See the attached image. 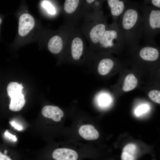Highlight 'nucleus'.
Here are the masks:
<instances>
[{
	"mask_svg": "<svg viewBox=\"0 0 160 160\" xmlns=\"http://www.w3.org/2000/svg\"><path fill=\"white\" fill-rule=\"evenodd\" d=\"M138 2L129 1L117 21L125 44L134 46L142 38V18Z\"/></svg>",
	"mask_w": 160,
	"mask_h": 160,
	"instance_id": "f257e3e1",
	"label": "nucleus"
},
{
	"mask_svg": "<svg viewBox=\"0 0 160 160\" xmlns=\"http://www.w3.org/2000/svg\"><path fill=\"white\" fill-rule=\"evenodd\" d=\"M108 15H104L101 9L92 11L80 21V25L78 24L89 44V47L94 51L108 27Z\"/></svg>",
	"mask_w": 160,
	"mask_h": 160,
	"instance_id": "f03ea898",
	"label": "nucleus"
},
{
	"mask_svg": "<svg viewBox=\"0 0 160 160\" xmlns=\"http://www.w3.org/2000/svg\"><path fill=\"white\" fill-rule=\"evenodd\" d=\"M143 23L142 38L154 44L155 38L160 33V9L143 2L140 5Z\"/></svg>",
	"mask_w": 160,
	"mask_h": 160,
	"instance_id": "7ed1b4c3",
	"label": "nucleus"
},
{
	"mask_svg": "<svg viewBox=\"0 0 160 160\" xmlns=\"http://www.w3.org/2000/svg\"><path fill=\"white\" fill-rule=\"evenodd\" d=\"M84 36L78 24L71 33L67 44V54L73 62H79L93 59L95 51L87 47Z\"/></svg>",
	"mask_w": 160,
	"mask_h": 160,
	"instance_id": "20e7f679",
	"label": "nucleus"
},
{
	"mask_svg": "<svg viewBox=\"0 0 160 160\" xmlns=\"http://www.w3.org/2000/svg\"><path fill=\"white\" fill-rule=\"evenodd\" d=\"M125 44L124 36L117 21H113L108 27L95 51L118 52Z\"/></svg>",
	"mask_w": 160,
	"mask_h": 160,
	"instance_id": "39448f33",
	"label": "nucleus"
},
{
	"mask_svg": "<svg viewBox=\"0 0 160 160\" xmlns=\"http://www.w3.org/2000/svg\"><path fill=\"white\" fill-rule=\"evenodd\" d=\"M63 9L69 19L68 23L77 24L86 15L93 11L86 6L84 0H65Z\"/></svg>",
	"mask_w": 160,
	"mask_h": 160,
	"instance_id": "423d86ee",
	"label": "nucleus"
},
{
	"mask_svg": "<svg viewBox=\"0 0 160 160\" xmlns=\"http://www.w3.org/2000/svg\"><path fill=\"white\" fill-rule=\"evenodd\" d=\"M23 87L22 84L11 82L7 85V91L8 95L11 98L9 106V109L17 111L21 110L25 103L24 96L22 93Z\"/></svg>",
	"mask_w": 160,
	"mask_h": 160,
	"instance_id": "0eeeda50",
	"label": "nucleus"
},
{
	"mask_svg": "<svg viewBox=\"0 0 160 160\" xmlns=\"http://www.w3.org/2000/svg\"><path fill=\"white\" fill-rule=\"evenodd\" d=\"M100 59L97 67L98 74L101 76L108 74L113 68L114 62L113 59L109 57L110 53L100 51H95Z\"/></svg>",
	"mask_w": 160,
	"mask_h": 160,
	"instance_id": "6e6552de",
	"label": "nucleus"
},
{
	"mask_svg": "<svg viewBox=\"0 0 160 160\" xmlns=\"http://www.w3.org/2000/svg\"><path fill=\"white\" fill-rule=\"evenodd\" d=\"M35 25L33 17L28 13H24L20 17L18 21V33L21 36L26 35Z\"/></svg>",
	"mask_w": 160,
	"mask_h": 160,
	"instance_id": "1a4fd4ad",
	"label": "nucleus"
},
{
	"mask_svg": "<svg viewBox=\"0 0 160 160\" xmlns=\"http://www.w3.org/2000/svg\"><path fill=\"white\" fill-rule=\"evenodd\" d=\"M129 0H105L110 9L113 21H117Z\"/></svg>",
	"mask_w": 160,
	"mask_h": 160,
	"instance_id": "9d476101",
	"label": "nucleus"
},
{
	"mask_svg": "<svg viewBox=\"0 0 160 160\" xmlns=\"http://www.w3.org/2000/svg\"><path fill=\"white\" fill-rule=\"evenodd\" d=\"M138 54L139 57L144 60L157 61L160 58V48L154 46H144L139 49Z\"/></svg>",
	"mask_w": 160,
	"mask_h": 160,
	"instance_id": "9b49d317",
	"label": "nucleus"
},
{
	"mask_svg": "<svg viewBox=\"0 0 160 160\" xmlns=\"http://www.w3.org/2000/svg\"><path fill=\"white\" fill-rule=\"evenodd\" d=\"M41 113L44 117L52 119L56 122L60 121L64 115L63 111L58 107L51 105L44 106Z\"/></svg>",
	"mask_w": 160,
	"mask_h": 160,
	"instance_id": "f8f14e48",
	"label": "nucleus"
},
{
	"mask_svg": "<svg viewBox=\"0 0 160 160\" xmlns=\"http://www.w3.org/2000/svg\"><path fill=\"white\" fill-rule=\"evenodd\" d=\"M53 158L56 160H76L78 155L75 151L67 148H60L55 150L52 153Z\"/></svg>",
	"mask_w": 160,
	"mask_h": 160,
	"instance_id": "ddd939ff",
	"label": "nucleus"
},
{
	"mask_svg": "<svg viewBox=\"0 0 160 160\" xmlns=\"http://www.w3.org/2000/svg\"><path fill=\"white\" fill-rule=\"evenodd\" d=\"M79 132L82 137L87 140H95L99 137L98 131L91 125L81 126L79 128Z\"/></svg>",
	"mask_w": 160,
	"mask_h": 160,
	"instance_id": "4468645a",
	"label": "nucleus"
},
{
	"mask_svg": "<svg viewBox=\"0 0 160 160\" xmlns=\"http://www.w3.org/2000/svg\"><path fill=\"white\" fill-rule=\"evenodd\" d=\"M137 83V79L135 75L132 73H129L124 79L122 89L125 92L131 91L136 88Z\"/></svg>",
	"mask_w": 160,
	"mask_h": 160,
	"instance_id": "2eb2a0df",
	"label": "nucleus"
},
{
	"mask_svg": "<svg viewBox=\"0 0 160 160\" xmlns=\"http://www.w3.org/2000/svg\"><path fill=\"white\" fill-rule=\"evenodd\" d=\"M86 6L89 9L97 11L101 10L105 0H84Z\"/></svg>",
	"mask_w": 160,
	"mask_h": 160,
	"instance_id": "dca6fc26",
	"label": "nucleus"
},
{
	"mask_svg": "<svg viewBox=\"0 0 160 160\" xmlns=\"http://www.w3.org/2000/svg\"><path fill=\"white\" fill-rule=\"evenodd\" d=\"M148 95L153 102L160 104V90L157 89L151 90L148 92Z\"/></svg>",
	"mask_w": 160,
	"mask_h": 160,
	"instance_id": "f3484780",
	"label": "nucleus"
},
{
	"mask_svg": "<svg viewBox=\"0 0 160 160\" xmlns=\"http://www.w3.org/2000/svg\"><path fill=\"white\" fill-rule=\"evenodd\" d=\"M42 7L46 10L47 12L52 15H54L56 13L55 7L49 1L45 0L41 3Z\"/></svg>",
	"mask_w": 160,
	"mask_h": 160,
	"instance_id": "a211bd4d",
	"label": "nucleus"
},
{
	"mask_svg": "<svg viewBox=\"0 0 160 160\" xmlns=\"http://www.w3.org/2000/svg\"><path fill=\"white\" fill-rule=\"evenodd\" d=\"M108 98L103 94H99L96 97V103L100 107H103L108 105Z\"/></svg>",
	"mask_w": 160,
	"mask_h": 160,
	"instance_id": "6ab92c4d",
	"label": "nucleus"
},
{
	"mask_svg": "<svg viewBox=\"0 0 160 160\" xmlns=\"http://www.w3.org/2000/svg\"><path fill=\"white\" fill-rule=\"evenodd\" d=\"M137 148L133 143H129L126 145L123 148L122 152H125L134 158Z\"/></svg>",
	"mask_w": 160,
	"mask_h": 160,
	"instance_id": "aec40b11",
	"label": "nucleus"
},
{
	"mask_svg": "<svg viewBox=\"0 0 160 160\" xmlns=\"http://www.w3.org/2000/svg\"><path fill=\"white\" fill-rule=\"evenodd\" d=\"M149 107L146 104L143 105L138 107L135 111V115L139 116L146 112L148 109Z\"/></svg>",
	"mask_w": 160,
	"mask_h": 160,
	"instance_id": "412c9836",
	"label": "nucleus"
},
{
	"mask_svg": "<svg viewBox=\"0 0 160 160\" xmlns=\"http://www.w3.org/2000/svg\"><path fill=\"white\" fill-rule=\"evenodd\" d=\"M145 4L160 9V0H143Z\"/></svg>",
	"mask_w": 160,
	"mask_h": 160,
	"instance_id": "4be33fe9",
	"label": "nucleus"
},
{
	"mask_svg": "<svg viewBox=\"0 0 160 160\" xmlns=\"http://www.w3.org/2000/svg\"><path fill=\"white\" fill-rule=\"evenodd\" d=\"M121 159L122 160H133L135 158L127 153L122 152L121 156Z\"/></svg>",
	"mask_w": 160,
	"mask_h": 160,
	"instance_id": "5701e85b",
	"label": "nucleus"
},
{
	"mask_svg": "<svg viewBox=\"0 0 160 160\" xmlns=\"http://www.w3.org/2000/svg\"><path fill=\"white\" fill-rule=\"evenodd\" d=\"M4 135L5 136L8 137L9 139H12V140L14 141H16L17 140V138L15 135H13L11 134L9 132L8 130H6L4 133Z\"/></svg>",
	"mask_w": 160,
	"mask_h": 160,
	"instance_id": "b1692460",
	"label": "nucleus"
},
{
	"mask_svg": "<svg viewBox=\"0 0 160 160\" xmlns=\"http://www.w3.org/2000/svg\"><path fill=\"white\" fill-rule=\"evenodd\" d=\"M10 124H11L12 126L14 127L15 129H17L18 131L21 130L23 129L22 127L17 124L16 122L14 121H12L9 122Z\"/></svg>",
	"mask_w": 160,
	"mask_h": 160,
	"instance_id": "393cba45",
	"label": "nucleus"
},
{
	"mask_svg": "<svg viewBox=\"0 0 160 160\" xmlns=\"http://www.w3.org/2000/svg\"><path fill=\"white\" fill-rule=\"evenodd\" d=\"M0 160H10L9 158L6 156V155L3 154L2 153L0 152Z\"/></svg>",
	"mask_w": 160,
	"mask_h": 160,
	"instance_id": "a878e982",
	"label": "nucleus"
},
{
	"mask_svg": "<svg viewBox=\"0 0 160 160\" xmlns=\"http://www.w3.org/2000/svg\"><path fill=\"white\" fill-rule=\"evenodd\" d=\"M7 153V151L6 150H5L4 151V153L5 154H6Z\"/></svg>",
	"mask_w": 160,
	"mask_h": 160,
	"instance_id": "bb28decb",
	"label": "nucleus"
}]
</instances>
